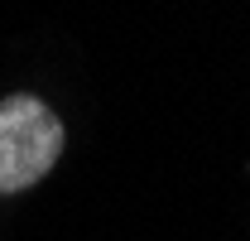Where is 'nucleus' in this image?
<instances>
[{"instance_id":"f257e3e1","label":"nucleus","mask_w":250,"mask_h":241,"mask_svg":"<svg viewBox=\"0 0 250 241\" xmlns=\"http://www.w3.org/2000/svg\"><path fill=\"white\" fill-rule=\"evenodd\" d=\"M62 154V120L39 96L0 101V193L39 183Z\"/></svg>"}]
</instances>
